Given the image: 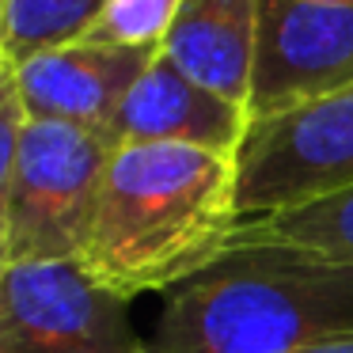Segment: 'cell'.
Instances as JSON below:
<instances>
[{"label": "cell", "instance_id": "cell-1", "mask_svg": "<svg viewBox=\"0 0 353 353\" xmlns=\"http://www.w3.org/2000/svg\"><path fill=\"white\" fill-rule=\"evenodd\" d=\"M236 216V156L186 145H122L110 152L80 266L137 300L228 251Z\"/></svg>", "mask_w": 353, "mask_h": 353}, {"label": "cell", "instance_id": "cell-2", "mask_svg": "<svg viewBox=\"0 0 353 353\" xmlns=\"http://www.w3.org/2000/svg\"><path fill=\"white\" fill-rule=\"evenodd\" d=\"M334 338H353V262L239 239L163 292L145 353H304Z\"/></svg>", "mask_w": 353, "mask_h": 353}, {"label": "cell", "instance_id": "cell-13", "mask_svg": "<svg viewBox=\"0 0 353 353\" xmlns=\"http://www.w3.org/2000/svg\"><path fill=\"white\" fill-rule=\"evenodd\" d=\"M304 353H353V338H334V342H323V345H312Z\"/></svg>", "mask_w": 353, "mask_h": 353}, {"label": "cell", "instance_id": "cell-14", "mask_svg": "<svg viewBox=\"0 0 353 353\" xmlns=\"http://www.w3.org/2000/svg\"><path fill=\"white\" fill-rule=\"evenodd\" d=\"M330 4H353V0H330Z\"/></svg>", "mask_w": 353, "mask_h": 353}, {"label": "cell", "instance_id": "cell-4", "mask_svg": "<svg viewBox=\"0 0 353 353\" xmlns=\"http://www.w3.org/2000/svg\"><path fill=\"white\" fill-rule=\"evenodd\" d=\"M353 190V88L251 118L236 148V216L266 221Z\"/></svg>", "mask_w": 353, "mask_h": 353}, {"label": "cell", "instance_id": "cell-10", "mask_svg": "<svg viewBox=\"0 0 353 353\" xmlns=\"http://www.w3.org/2000/svg\"><path fill=\"white\" fill-rule=\"evenodd\" d=\"M110 0H4V65L80 42L95 31Z\"/></svg>", "mask_w": 353, "mask_h": 353}, {"label": "cell", "instance_id": "cell-9", "mask_svg": "<svg viewBox=\"0 0 353 353\" xmlns=\"http://www.w3.org/2000/svg\"><path fill=\"white\" fill-rule=\"evenodd\" d=\"M259 0H183L160 46L183 77L247 107L251 99Z\"/></svg>", "mask_w": 353, "mask_h": 353}, {"label": "cell", "instance_id": "cell-8", "mask_svg": "<svg viewBox=\"0 0 353 353\" xmlns=\"http://www.w3.org/2000/svg\"><path fill=\"white\" fill-rule=\"evenodd\" d=\"M247 125H251L247 107L201 88L198 80L183 77L168 57L156 54V61L141 72V80L130 88L125 103L118 107L107 141L114 148L186 145L236 156Z\"/></svg>", "mask_w": 353, "mask_h": 353}, {"label": "cell", "instance_id": "cell-5", "mask_svg": "<svg viewBox=\"0 0 353 353\" xmlns=\"http://www.w3.org/2000/svg\"><path fill=\"white\" fill-rule=\"evenodd\" d=\"M130 304L77 259L0 266V353H145Z\"/></svg>", "mask_w": 353, "mask_h": 353}, {"label": "cell", "instance_id": "cell-3", "mask_svg": "<svg viewBox=\"0 0 353 353\" xmlns=\"http://www.w3.org/2000/svg\"><path fill=\"white\" fill-rule=\"evenodd\" d=\"M110 152L103 133L27 118L0 148V266L84 254Z\"/></svg>", "mask_w": 353, "mask_h": 353}, {"label": "cell", "instance_id": "cell-12", "mask_svg": "<svg viewBox=\"0 0 353 353\" xmlns=\"http://www.w3.org/2000/svg\"><path fill=\"white\" fill-rule=\"evenodd\" d=\"M179 8H183V0H110L92 39L114 42V46L160 50Z\"/></svg>", "mask_w": 353, "mask_h": 353}, {"label": "cell", "instance_id": "cell-11", "mask_svg": "<svg viewBox=\"0 0 353 353\" xmlns=\"http://www.w3.org/2000/svg\"><path fill=\"white\" fill-rule=\"evenodd\" d=\"M239 239H259V243L274 239V243H292V247H304V251H319V254H330V259L353 262V190L266 216V221L239 224L232 243H239Z\"/></svg>", "mask_w": 353, "mask_h": 353}, {"label": "cell", "instance_id": "cell-6", "mask_svg": "<svg viewBox=\"0 0 353 353\" xmlns=\"http://www.w3.org/2000/svg\"><path fill=\"white\" fill-rule=\"evenodd\" d=\"M353 88V4L259 0L247 114L270 118Z\"/></svg>", "mask_w": 353, "mask_h": 353}, {"label": "cell", "instance_id": "cell-7", "mask_svg": "<svg viewBox=\"0 0 353 353\" xmlns=\"http://www.w3.org/2000/svg\"><path fill=\"white\" fill-rule=\"evenodd\" d=\"M160 50L114 46L99 39H80L69 46L27 57L23 65H4L16 80L27 114L39 122H61L107 137L118 107L141 72L156 61Z\"/></svg>", "mask_w": 353, "mask_h": 353}]
</instances>
